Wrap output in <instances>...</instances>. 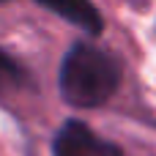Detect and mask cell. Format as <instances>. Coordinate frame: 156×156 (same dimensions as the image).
I'll return each mask as SVG.
<instances>
[{
  "instance_id": "obj_1",
  "label": "cell",
  "mask_w": 156,
  "mask_h": 156,
  "mask_svg": "<svg viewBox=\"0 0 156 156\" xmlns=\"http://www.w3.org/2000/svg\"><path fill=\"white\" fill-rule=\"evenodd\" d=\"M121 77L123 71L115 55L90 41H77L60 60L58 90L69 107L96 110L115 96Z\"/></svg>"
},
{
  "instance_id": "obj_2",
  "label": "cell",
  "mask_w": 156,
  "mask_h": 156,
  "mask_svg": "<svg viewBox=\"0 0 156 156\" xmlns=\"http://www.w3.org/2000/svg\"><path fill=\"white\" fill-rule=\"evenodd\" d=\"M52 156H123V151L96 134L85 121L69 118L52 137Z\"/></svg>"
},
{
  "instance_id": "obj_3",
  "label": "cell",
  "mask_w": 156,
  "mask_h": 156,
  "mask_svg": "<svg viewBox=\"0 0 156 156\" xmlns=\"http://www.w3.org/2000/svg\"><path fill=\"white\" fill-rule=\"evenodd\" d=\"M41 8L52 11L55 16L66 19L69 25L85 30L88 36H99L104 30V16L93 5V0H36Z\"/></svg>"
},
{
  "instance_id": "obj_4",
  "label": "cell",
  "mask_w": 156,
  "mask_h": 156,
  "mask_svg": "<svg viewBox=\"0 0 156 156\" xmlns=\"http://www.w3.org/2000/svg\"><path fill=\"white\" fill-rule=\"evenodd\" d=\"M25 85H27V71L5 49H0V96L11 93V90H19Z\"/></svg>"
},
{
  "instance_id": "obj_5",
  "label": "cell",
  "mask_w": 156,
  "mask_h": 156,
  "mask_svg": "<svg viewBox=\"0 0 156 156\" xmlns=\"http://www.w3.org/2000/svg\"><path fill=\"white\" fill-rule=\"evenodd\" d=\"M0 3H8V0H0Z\"/></svg>"
}]
</instances>
